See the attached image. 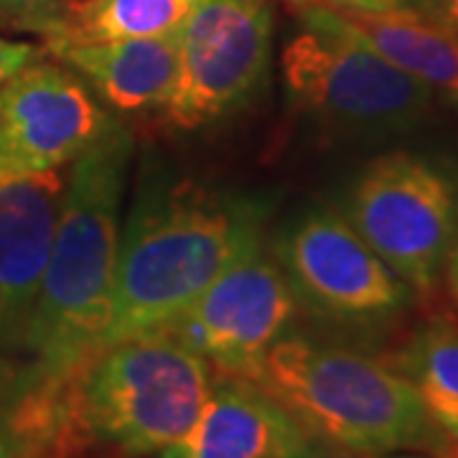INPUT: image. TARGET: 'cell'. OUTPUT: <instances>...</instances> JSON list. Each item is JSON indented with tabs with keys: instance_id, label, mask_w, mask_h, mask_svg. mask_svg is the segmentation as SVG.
<instances>
[{
	"instance_id": "7a4b0ae2",
	"label": "cell",
	"mask_w": 458,
	"mask_h": 458,
	"mask_svg": "<svg viewBox=\"0 0 458 458\" xmlns=\"http://www.w3.org/2000/svg\"><path fill=\"white\" fill-rule=\"evenodd\" d=\"M265 207L191 181H140L120 229L107 327L99 349L158 334L262 234Z\"/></svg>"
},
{
	"instance_id": "44dd1931",
	"label": "cell",
	"mask_w": 458,
	"mask_h": 458,
	"mask_svg": "<svg viewBox=\"0 0 458 458\" xmlns=\"http://www.w3.org/2000/svg\"><path fill=\"white\" fill-rule=\"evenodd\" d=\"M311 3L327 5L334 11H352V13H385L394 8L423 5L426 0H311Z\"/></svg>"
},
{
	"instance_id": "ac0fdd59",
	"label": "cell",
	"mask_w": 458,
	"mask_h": 458,
	"mask_svg": "<svg viewBox=\"0 0 458 458\" xmlns=\"http://www.w3.org/2000/svg\"><path fill=\"white\" fill-rule=\"evenodd\" d=\"M77 0H0V31L38 33Z\"/></svg>"
},
{
	"instance_id": "7c38bea8",
	"label": "cell",
	"mask_w": 458,
	"mask_h": 458,
	"mask_svg": "<svg viewBox=\"0 0 458 458\" xmlns=\"http://www.w3.org/2000/svg\"><path fill=\"white\" fill-rule=\"evenodd\" d=\"M309 441L255 379L222 375L194 423L156 458H291Z\"/></svg>"
},
{
	"instance_id": "5bb4252c",
	"label": "cell",
	"mask_w": 458,
	"mask_h": 458,
	"mask_svg": "<svg viewBox=\"0 0 458 458\" xmlns=\"http://www.w3.org/2000/svg\"><path fill=\"white\" fill-rule=\"evenodd\" d=\"M41 51L72 69L113 113L161 110L176 82V36L135 41H51Z\"/></svg>"
},
{
	"instance_id": "6da1fadb",
	"label": "cell",
	"mask_w": 458,
	"mask_h": 458,
	"mask_svg": "<svg viewBox=\"0 0 458 458\" xmlns=\"http://www.w3.org/2000/svg\"><path fill=\"white\" fill-rule=\"evenodd\" d=\"M132 135L117 120L66 168L49 258L13 357L66 379L99 352L107 327Z\"/></svg>"
},
{
	"instance_id": "e0dca14e",
	"label": "cell",
	"mask_w": 458,
	"mask_h": 458,
	"mask_svg": "<svg viewBox=\"0 0 458 458\" xmlns=\"http://www.w3.org/2000/svg\"><path fill=\"white\" fill-rule=\"evenodd\" d=\"M393 367L408 379L443 441L458 445V324H423L403 344Z\"/></svg>"
},
{
	"instance_id": "ffe728a7",
	"label": "cell",
	"mask_w": 458,
	"mask_h": 458,
	"mask_svg": "<svg viewBox=\"0 0 458 458\" xmlns=\"http://www.w3.org/2000/svg\"><path fill=\"white\" fill-rule=\"evenodd\" d=\"M291 458H436L428 454H364V451H346V448H336V445H327V443L309 441L298 454Z\"/></svg>"
},
{
	"instance_id": "52a82bcc",
	"label": "cell",
	"mask_w": 458,
	"mask_h": 458,
	"mask_svg": "<svg viewBox=\"0 0 458 458\" xmlns=\"http://www.w3.org/2000/svg\"><path fill=\"white\" fill-rule=\"evenodd\" d=\"M273 0H199L176 33V82L161 107L176 131H197L240 110L267 80Z\"/></svg>"
},
{
	"instance_id": "8fae6325",
	"label": "cell",
	"mask_w": 458,
	"mask_h": 458,
	"mask_svg": "<svg viewBox=\"0 0 458 458\" xmlns=\"http://www.w3.org/2000/svg\"><path fill=\"white\" fill-rule=\"evenodd\" d=\"M62 191V174L0 171V354H16L49 258Z\"/></svg>"
},
{
	"instance_id": "5b68a950",
	"label": "cell",
	"mask_w": 458,
	"mask_h": 458,
	"mask_svg": "<svg viewBox=\"0 0 458 458\" xmlns=\"http://www.w3.org/2000/svg\"><path fill=\"white\" fill-rule=\"evenodd\" d=\"M280 69L301 113L349 135L410 131L436 98L357 38L318 26H301L283 49Z\"/></svg>"
},
{
	"instance_id": "3957f363",
	"label": "cell",
	"mask_w": 458,
	"mask_h": 458,
	"mask_svg": "<svg viewBox=\"0 0 458 458\" xmlns=\"http://www.w3.org/2000/svg\"><path fill=\"white\" fill-rule=\"evenodd\" d=\"M311 441L364 454H438L445 441L393 364L285 334L252 377Z\"/></svg>"
},
{
	"instance_id": "9a60e30c",
	"label": "cell",
	"mask_w": 458,
	"mask_h": 458,
	"mask_svg": "<svg viewBox=\"0 0 458 458\" xmlns=\"http://www.w3.org/2000/svg\"><path fill=\"white\" fill-rule=\"evenodd\" d=\"M77 454L66 412V379L38 375L29 361L0 354V458Z\"/></svg>"
},
{
	"instance_id": "4fadbf2b",
	"label": "cell",
	"mask_w": 458,
	"mask_h": 458,
	"mask_svg": "<svg viewBox=\"0 0 458 458\" xmlns=\"http://www.w3.org/2000/svg\"><path fill=\"white\" fill-rule=\"evenodd\" d=\"M301 26H318L357 38L433 95L458 105V33L423 5L385 13L334 11L311 0H291Z\"/></svg>"
},
{
	"instance_id": "9c48e42d",
	"label": "cell",
	"mask_w": 458,
	"mask_h": 458,
	"mask_svg": "<svg viewBox=\"0 0 458 458\" xmlns=\"http://www.w3.org/2000/svg\"><path fill=\"white\" fill-rule=\"evenodd\" d=\"M276 260L298 306L339 324H377L400 313L408 285L336 209H309L280 232Z\"/></svg>"
},
{
	"instance_id": "277c9868",
	"label": "cell",
	"mask_w": 458,
	"mask_h": 458,
	"mask_svg": "<svg viewBox=\"0 0 458 458\" xmlns=\"http://www.w3.org/2000/svg\"><path fill=\"white\" fill-rule=\"evenodd\" d=\"M212 382L209 361L165 331L110 344L66 377L74 443L156 456L194 423Z\"/></svg>"
},
{
	"instance_id": "8992f818",
	"label": "cell",
	"mask_w": 458,
	"mask_h": 458,
	"mask_svg": "<svg viewBox=\"0 0 458 458\" xmlns=\"http://www.w3.org/2000/svg\"><path fill=\"white\" fill-rule=\"evenodd\" d=\"M344 216L379 260L428 295L441 280L458 229L454 183L412 153L379 156L354 181Z\"/></svg>"
},
{
	"instance_id": "603a6c76",
	"label": "cell",
	"mask_w": 458,
	"mask_h": 458,
	"mask_svg": "<svg viewBox=\"0 0 458 458\" xmlns=\"http://www.w3.org/2000/svg\"><path fill=\"white\" fill-rule=\"evenodd\" d=\"M445 283H448V295L454 301V306L458 309V229L456 237H454V245H451V252H448V260H445Z\"/></svg>"
},
{
	"instance_id": "ba28073f",
	"label": "cell",
	"mask_w": 458,
	"mask_h": 458,
	"mask_svg": "<svg viewBox=\"0 0 458 458\" xmlns=\"http://www.w3.org/2000/svg\"><path fill=\"white\" fill-rule=\"evenodd\" d=\"M295 311L298 298L260 234L165 334L191 346L216 372L252 379L270 346L288 334Z\"/></svg>"
},
{
	"instance_id": "30bf717a",
	"label": "cell",
	"mask_w": 458,
	"mask_h": 458,
	"mask_svg": "<svg viewBox=\"0 0 458 458\" xmlns=\"http://www.w3.org/2000/svg\"><path fill=\"white\" fill-rule=\"evenodd\" d=\"M114 123L72 69L41 51L0 84V171L62 174Z\"/></svg>"
},
{
	"instance_id": "2e32d148",
	"label": "cell",
	"mask_w": 458,
	"mask_h": 458,
	"mask_svg": "<svg viewBox=\"0 0 458 458\" xmlns=\"http://www.w3.org/2000/svg\"><path fill=\"white\" fill-rule=\"evenodd\" d=\"M199 0H77L38 33L51 41H135L171 38Z\"/></svg>"
},
{
	"instance_id": "d6986e66",
	"label": "cell",
	"mask_w": 458,
	"mask_h": 458,
	"mask_svg": "<svg viewBox=\"0 0 458 458\" xmlns=\"http://www.w3.org/2000/svg\"><path fill=\"white\" fill-rule=\"evenodd\" d=\"M41 54V47H33L26 41H8L0 38V84L5 82L13 72L26 66L31 59Z\"/></svg>"
},
{
	"instance_id": "7402d4cb",
	"label": "cell",
	"mask_w": 458,
	"mask_h": 458,
	"mask_svg": "<svg viewBox=\"0 0 458 458\" xmlns=\"http://www.w3.org/2000/svg\"><path fill=\"white\" fill-rule=\"evenodd\" d=\"M423 8H428L436 18L458 33V0H426Z\"/></svg>"
}]
</instances>
